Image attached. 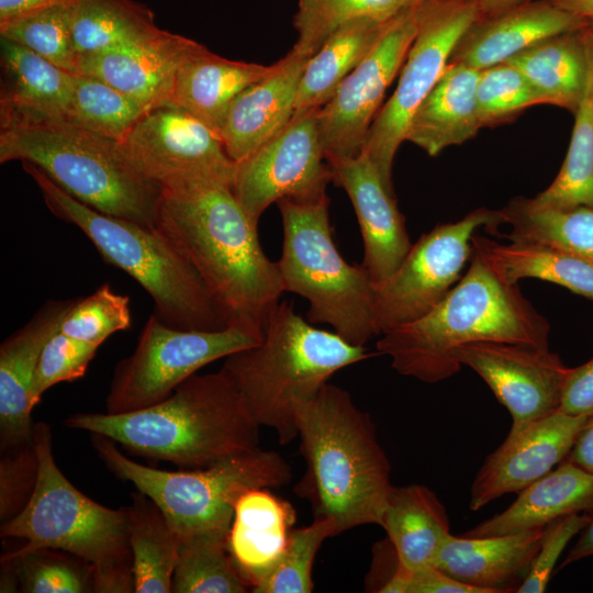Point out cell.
<instances>
[{"label":"cell","instance_id":"1","mask_svg":"<svg viewBox=\"0 0 593 593\" xmlns=\"http://www.w3.org/2000/svg\"><path fill=\"white\" fill-rule=\"evenodd\" d=\"M156 227L195 268L227 325L261 340L284 288L231 182L201 177L163 189Z\"/></svg>","mask_w":593,"mask_h":593},{"label":"cell","instance_id":"2","mask_svg":"<svg viewBox=\"0 0 593 593\" xmlns=\"http://www.w3.org/2000/svg\"><path fill=\"white\" fill-rule=\"evenodd\" d=\"M550 325L524 296L518 283L501 279L472 250L469 267L445 298L424 316L381 334L378 354L400 374L426 383L459 372V347L501 342L548 348Z\"/></svg>","mask_w":593,"mask_h":593},{"label":"cell","instance_id":"3","mask_svg":"<svg viewBox=\"0 0 593 593\" xmlns=\"http://www.w3.org/2000/svg\"><path fill=\"white\" fill-rule=\"evenodd\" d=\"M69 428L102 435L181 469H200L258 448L260 425L220 369L193 374L161 402L125 413H79Z\"/></svg>","mask_w":593,"mask_h":593},{"label":"cell","instance_id":"4","mask_svg":"<svg viewBox=\"0 0 593 593\" xmlns=\"http://www.w3.org/2000/svg\"><path fill=\"white\" fill-rule=\"evenodd\" d=\"M306 472L299 492L310 500L314 517L333 522L336 535L380 526L393 484L391 465L370 415L348 391L326 383L294 414Z\"/></svg>","mask_w":593,"mask_h":593},{"label":"cell","instance_id":"5","mask_svg":"<svg viewBox=\"0 0 593 593\" xmlns=\"http://www.w3.org/2000/svg\"><path fill=\"white\" fill-rule=\"evenodd\" d=\"M30 163L81 203L156 227L161 188L139 174L119 142L66 118L0 108V163Z\"/></svg>","mask_w":593,"mask_h":593},{"label":"cell","instance_id":"6","mask_svg":"<svg viewBox=\"0 0 593 593\" xmlns=\"http://www.w3.org/2000/svg\"><path fill=\"white\" fill-rule=\"evenodd\" d=\"M371 356L365 346L314 327L282 301L271 312L262 339L227 356L221 369L256 422L273 429L284 445L298 437L299 403L316 395L338 370Z\"/></svg>","mask_w":593,"mask_h":593},{"label":"cell","instance_id":"7","mask_svg":"<svg viewBox=\"0 0 593 593\" xmlns=\"http://www.w3.org/2000/svg\"><path fill=\"white\" fill-rule=\"evenodd\" d=\"M32 437L38 456L35 490L23 511L0 528L2 537L26 542L2 558L60 550L90 566L93 592H134L127 507H105L71 484L54 460L47 423H35Z\"/></svg>","mask_w":593,"mask_h":593},{"label":"cell","instance_id":"8","mask_svg":"<svg viewBox=\"0 0 593 593\" xmlns=\"http://www.w3.org/2000/svg\"><path fill=\"white\" fill-rule=\"evenodd\" d=\"M22 166L51 212L77 226L105 262L131 276L152 298L160 321L179 329L228 326L195 268L157 227L101 213L71 197L33 164Z\"/></svg>","mask_w":593,"mask_h":593},{"label":"cell","instance_id":"9","mask_svg":"<svg viewBox=\"0 0 593 593\" xmlns=\"http://www.w3.org/2000/svg\"><path fill=\"white\" fill-rule=\"evenodd\" d=\"M91 439L103 463L153 500L178 538L227 537L235 505L244 493L278 488L292 478L290 465L280 454L259 447L205 468L167 471L132 460L108 437L92 434Z\"/></svg>","mask_w":593,"mask_h":593},{"label":"cell","instance_id":"10","mask_svg":"<svg viewBox=\"0 0 593 593\" xmlns=\"http://www.w3.org/2000/svg\"><path fill=\"white\" fill-rule=\"evenodd\" d=\"M283 228L277 261L284 291L309 301L310 323H325L355 346L379 335L374 318V282L366 268L348 264L338 251L326 194L277 202Z\"/></svg>","mask_w":593,"mask_h":593},{"label":"cell","instance_id":"11","mask_svg":"<svg viewBox=\"0 0 593 593\" xmlns=\"http://www.w3.org/2000/svg\"><path fill=\"white\" fill-rule=\"evenodd\" d=\"M259 342L234 326L219 331L175 328L153 313L134 351L115 367L105 399L107 413L157 404L202 367Z\"/></svg>","mask_w":593,"mask_h":593},{"label":"cell","instance_id":"12","mask_svg":"<svg viewBox=\"0 0 593 593\" xmlns=\"http://www.w3.org/2000/svg\"><path fill=\"white\" fill-rule=\"evenodd\" d=\"M475 0H425L418 30L399 74L394 92L374 119L362 152L394 193L392 168L419 104L446 69L458 41L479 16Z\"/></svg>","mask_w":593,"mask_h":593},{"label":"cell","instance_id":"13","mask_svg":"<svg viewBox=\"0 0 593 593\" xmlns=\"http://www.w3.org/2000/svg\"><path fill=\"white\" fill-rule=\"evenodd\" d=\"M502 224L500 210L479 208L424 233L398 269L374 283L378 334L411 323L435 307L460 280L477 231L485 228L494 234Z\"/></svg>","mask_w":593,"mask_h":593},{"label":"cell","instance_id":"14","mask_svg":"<svg viewBox=\"0 0 593 593\" xmlns=\"http://www.w3.org/2000/svg\"><path fill=\"white\" fill-rule=\"evenodd\" d=\"M419 5L403 11L388 23L369 54L317 109L320 137L327 161L351 158L362 152L384 94L400 74L416 36Z\"/></svg>","mask_w":593,"mask_h":593},{"label":"cell","instance_id":"15","mask_svg":"<svg viewBox=\"0 0 593 593\" xmlns=\"http://www.w3.org/2000/svg\"><path fill=\"white\" fill-rule=\"evenodd\" d=\"M331 181L317 110H312L293 116L278 134L235 163L232 190L258 226L270 204L282 199H316L326 194Z\"/></svg>","mask_w":593,"mask_h":593},{"label":"cell","instance_id":"16","mask_svg":"<svg viewBox=\"0 0 593 593\" xmlns=\"http://www.w3.org/2000/svg\"><path fill=\"white\" fill-rule=\"evenodd\" d=\"M119 145L133 167L161 190L201 177L232 184L235 163L221 136L174 104L146 111Z\"/></svg>","mask_w":593,"mask_h":593},{"label":"cell","instance_id":"17","mask_svg":"<svg viewBox=\"0 0 593 593\" xmlns=\"http://www.w3.org/2000/svg\"><path fill=\"white\" fill-rule=\"evenodd\" d=\"M452 357L484 380L511 413L513 425L560 409L570 368L549 347L478 342L459 347Z\"/></svg>","mask_w":593,"mask_h":593},{"label":"cell","instance_id":"18","mask_svg":"<svg viewBox=\"0 0 593 593\" xmlns=\"http://www.w3.org/2000/svg\"><path fill=\"white\" fill-rule=\"evenodd\" d=\"M588 416L560 409L513 425L504 441L481 465L470 489L469 507L479 511L494 500L518 493L547 474L571 451Z\"/></svg>","mask_w":593,"mask_h":593},{"label":"cell","instance_id":"19","mask_svg":"<svg viewBox=\"0 0 593 593\" xmlns=\"http://www.w3.org/2000/svg\"><path fill=\"white\" fill-rule=\"evenodd\" d=\"M327 163L332 182L345 190L354 205L363 242L361 265L374 283L381 282L398 269L412 247L394 193L363 152Z\"/></svg>","mask_w":593,"mask_h":593},{"label":"cell","instance_id":"20","mask_svg":"<svg viewBox=\"0 0 593 593\" xmlns=\"http://www.w3.org/2000/svg\"><path fill=\"white\" fill-rule=\"evenodd\" d=\"M588 24L549 0H525L479 14L458 41L449 63L482 70L507 61L542 40Z\"/></svg>","mask_w":593,"mask_h":593},{"label":"cell","instance_id":"21","mask_svg":"<svg viewBox=\"0 0 593 593\" xmlns=\"http://www.w3.org/2000/svg\"><path fill=\"white\" fill-rule=\"evenodd\" d=\"M76 299L47 300L0 346V446L8 451L32 443V388L42 350Z\"/></svg>","mask_w":593,"mask_h":593},{"label":"cell","instance_id":"22","mask_svg":"<svg viewBox=\"0 0 593 593\" xmlns=\"http://www.w3.org/2000/svg\"><path fill=\"white\" fill-rule=\"evenodd\" d=\"M198 45L160 30L143 41L79 57L78 72L103 80L152 109L168 103L180 65Z\"/></svg>","mask_w":593,"mask_h":593},{"label":"cell","instance_id":"23","mask_svg":"<svg viewBox=\"0 0 593 593\" xmlns=\"http://www.w3.org/2000/svg\"><path fill=\"white\" fill-rule=\"evenodd\" d=\"M310 57L292 48L232 102L220 136L237 163L283 130L294 114L300 79Z\"/></svg>","mask_w":593,"mask_h":593},{"label":"cell","instance_id":"24","mask_svg":"<svg viewBox=\"0 0 593 593\" xmlns=\"http://www.w3.org/2000/svg\"><path fill=\"white\" fill-rule=\"evenodd\" d=\"M544 528L486 537L450 534L433 564L488 593L516 592L539 548Z\"/></svg>","mask_w":593,"mask_h":593},{"label":"cell","instance_id":"25","mask_svg":"<svg viewBox=\"0 0 593 593\" xmlns=\"http://www.w3.org/2000/svg\"><path fill=\"white\" fill-rule=\"evenodd\" d=\"M295 521L294 507L269 489L249 490L238 499L227 550L249 589L275 568L287 548Z\"/></svg>","mask_w":593,"mask_h":593},{"label":"cell","instance_id":"26","mask_svg":"<svg viewBox=\"0 0 593 593\" xmlns=\"http://www.w3.org/2000/svg\"><path fill=\"white\" fill-rule=\"evenodd\" d=\"M593 512V474L564 459L544 477L518 492L503 512L463 535L501 536L544 528L561 516Z\"/></svg>","mask_w":593,"mask_h":593},{"label":"cell","instance_id":"27","mask_svg":"<svg viewBox=\"0 0 593 593\" xmlns=\"http://www.w3.org/2000/svg\"><path fill=\"white\" fill-rule=\"evenodd\" d=\"M270 69L271 65L227 59L199 43L180 65L168 103L189 112L220 135L234 99Z\"/></svg>","mask_w":593,"mask_h":593},{"label":"cell","instance_id":"28","mask_svg":"<svg viewBox=\"0 0 593 593\" xmlns=\"http://www.w3.org/2000/svg\"><path fill=\"white\" fill-rule=\"evenodd\" d=\"M479 75L478 69L448 63L412 116L405 141L436 156L473 138L482 128L475 97Z\"/></svg>","mask_w":593,"mask_h":593},{"label":"cell","instance_id":"29","mask_svg":"<svg viewBox=\"0 0 593 593\" xmlns=\"http://www.w3.org/2000/svg\"><path fill=\"white\" fill-rule=\"evenodd\" d=\"M380 526L399 563L407 570L433 564L450 535L445 506L429 488L417 483L392 486Z\"/></svg>","mask_w":593,"mask_h":593},{"label":"cell","instance_id":"30","mask_svg":"<svg viewBox=\"0 0 593 593\" xmlns=\"http://www.w3.org/2000/svg\"><path fill=\"white\" fill-rule=\"evenodd\" d=\"M471 245L472 250L508 283L538 279L593 301V266L561 248L530 240L503 244L479 233L473 235Z\"/></svg>","mask_w":593,"mask_h":593},{"label":"cell","instance_id":"31","mask_svg":"<svg viewBox=\"0 0 593 593\" xmlns=\"http://www.w3.org/2000/svg\"><path fill=\"white\" fill-rule=\"evenodd\" d=\"M0 108L68 118L76 75L27 47L1 37Z\"/></svg>","mask_w":593,"mask_h":593},{"label":"cell","instance_id":"32","mask_svg":"<svg viewBox=\"0 0 593 593\" xmlns=\"http://www.w3.org/2000/svg\"><path fill=\"white\" fill-rule=\"evenodd\" d=\"M584 27L542 40L506 61L526 78L540 104L575 111L588 68Z\"/></svg>","mask_w":593,"mask_h":593},{"label":"cell","instance_id":"33","mask_svg":"<svg viewBox=\"0 0 593 593\" xmlns=\"http://www.w3.org/2000/svg\"><path fill=\"white\" fill-rule=\"evenodd\" d=\"M390 21L358 19L337 29L307 59L300 79L293 116L324 105L373 48Z\"/></svg>","mask_w":593,"mask_h":593},{"label":"cell","instance_id":"34","mask_svg":"<svg viewBox=\"0 0 593 593\" xmlns=\"http://www.w3.org/2000/svg\"><path fill=\"white\" fill-rule=\"evenodd\" d=\"M586 78L575 109L568 152L553 181L536 197L538 205L552 209L593 208V25L583 30Z\"/></svg>","mask_w":593,"mask_h":593},{"label":"cell","instance_id":"35","mask_svg":"<svg viewBox=\"0 0 593 593\" xmlns=\"http://www.w3.org/2000/svg\"><path fill=\"white\" fill-rule=\"evenodd\" d=\"M500 213L510 226L503 238L552 245L593 266V208L552 209L516 197Z\"/></svg>","mask_w":593,"mask_h":593},{"label":"cell","instance_id":"36","mask_svg":"<svg viewBox=\"0 0 593 593\" xmlns=\"http://www.w3.org/2000/svg\"><path fill=\"white\" fill-rule=\"evenodd\" d=\"M134 592L169 593L178 553V536L161 510L137 491L127 506Z\"/></svg>","mask_w":593,"mask_h":593},{"label":"cell","instance_id":"37","mask_svg":"<svg viewBox=\"0 0 593 593\" xmlns=\"http://www.w3.org/2000/svg\"><path fill=\"white\" fill-rule=\"evenodd\" d=\"M160 30L153 11L134 0H80L72 7L78 58L143 41Z\"/></svg>","mask_w":593,"mask_h":593},{"label":"cell","instance_id":"38","mask_svg":"<svg viewBox=\"0 0 593 593\" xmlns=\"http://www.w3.org/2000/svg\"><path fill=\"white\" fill-rule=\"evenodd\" d=\"M227 550V537L195 535L178 538L172 593H245Z\"/></svg>","mask_w":593,"mask_h":593},{"label":"cell","instance_id":"39","mask_svg":"<svg viewBox=\"0 0 593 593\" xmlns=\"http://www.w3.org/2000/svg\"><path fill=\"white\" fill-rule=\"evenodd\" d=\"M425 0H298L293 24L298 38L292 48L311 57L342 25L372 19L387 22Z\"/></svg>","mask_w":593,"mask_h":593},{"label":"cell","instance_id":"40","mask_svg":"<svg viewBox=\"0 0 593 593\" xmlns=\"http://www.w3.org/2000/svg\"><path fill=\"white\" fill-rule=\"evenodd\" d=\"M149 109L115 87L88 75H76L68 120L120 142Z\"/></svg>","mask_w":593,"mask_h":593},{"label":"cell","instance_id":"41","mask_svg":"<svg viewBox=\"0 0 593 593\" xmlns=\"http://www.w3.org/2000/svg\"><path fill=\"white\" fill-rule=\"evenodd\" d=\"M72 7H58L0 23V36L21 44L60 68L78 75L71 34Z\"/></svg>","mask_w":593,"mask_h":593},{"label":"cell","instance_id":"42","mask_svg":"<svg viewBox=\"0 0 593 593\" xmlns=\"http://www.w3.org/2000/svg\"><path fill=\"white\" fill-rule=\"evenodd\" d=\"M336 529L329 519L314 517L307 526L293 528L284 552L275 568L253 590L254 593H310L312 569L318 549Z\"/></svg>","mask_w":593,"mask_h":593},{"label":"cell","instance_id":"43","mask_svg":"<svg viewBox=\"0 0 593 593\" xmlns=\"http://www.w3.org/2000/svg\"><path fill=\"white\" fill-rule=\"evenodd\" d=\"M47 551L40 549L18 557L1 558L2 566L15 575L21 592H93L91 568L87 562H75L66 556Z\"/></svg>","mask_w":593,"mask_h":593},{"label":"cell","instance_id":"44","mask_svg":"<svg viewBox=\"0 0 593 593\" xmlns=\"http://www.w3.org/2000/svg\"><path fill=\"white\" fill-rule=\"evenodd\" d=\"M131 323L130 296L104 283L91 294L76 299L60 332L99 347L112 334L130 328Z\"/></svg>","mask_w":593,"mask_h":593},{"label":"cell","instance_id":"45","mask_svg":"<svg viewBox=\"0 0 593 593\" xmlns=\"http://www.w3.org/2000/svg\"><path fill=\"white\" fill-rule=\"evenodd\" d=\"M475 97L482 128L505 123L540 104L526 78L506 61L480 70Z\"/></svg>","mask_w":593,"mask_h":593},{"label":"cell","instance_id":"46","mask_svg":"<svg viewBox=\"0 0 593 593\" xmlns=\"http://www.w3.org/2000/svg\"><path fill=\"white\" fill-rule=\"evenodd\" d=\"M98 348L60 329L55 333L44 346L36 367L32 388L34 404H38L44 392L53 385L83 377Z\"/></svg>","mask_w":593,"mask_h":593},{"label":"cell","instance_id":"47","mask_svg":"<svg viewBox=\"0 0 593 593\" xmlns=\"http://www.w3.org/2000/svg\"><path fill=\"white\" fill-rule=\"evenodd\" d=\"M0 461V518L8 522L29 503L38 477V456L32 443L4 451Z\"/></svg>","mask_w":593,"mask_h":593},{"label":"cell","instance_id":"48","mask_svg":"<svg viewBox=\"0 0 593 593\" xmlns=\"http://www.w3.org/2000/svg\"><path fill=\"white\" fill-rule=\"evenodd\" d=\"M591 513H572L553 519L544 528L539 548L518 586V593L546 591L553 568L569 541L586 526Z\"/></svg>","mask_w":593,"mask_h":593},{"label":"cell","instance_id":"49","mask_svg":"<svg viewBox=\"0 0 593 593\" xmlns=\"http://www.w3.org/2000/svg\"><path fill=\"white\" fill-rule=\"evenodd\" d=\"M390 593H488L485 590L463 583L434 564L415 570L400 567L388 585Z\"/></svg>","mask_w":593,"mask_h":593},{"label":"cell","instance_id":"50","mask_svg":"<svg viewBox=\"0 0 593 593\" xmlns=\"http://www.w3.org/2000/svg\"><path fill=\"white\" fill-rule=\"evenodd\" d=\"M560 410L572 415H593V357L570 368Z\"/></svg>","mask_w":593,"mask_h":593},{"label":"cell","instance_id":"51","mask_svg":"<svg viewBox=\"0 0 593 593\" xmlns=\"http://www.w3.org/2000/svg\"><path fill=\"white\" fill-rule=\"evenodd\" d=\"M80 0H0V23L35 12L74 7Z\"/></svg>","mask_w":593,"mask_h":593},{"label":"cell","instance_id":"52","mask_svg":"<svg viewBox=\"0 0 593 593\" xmlns=\"http://www.w3.org/2000/svg\"><path fill=\"white\" fill-rule=\"evenodd\" d=\"M566 459L593 474V415L588 418Z\"/></svg>","mask_w":593,"mask_h":593},{"label":"cell","instance_id":"53","mask_svg":"<svg viewBox=\"0 0 593 593\" xmlns=\"http://www.w3.org/2000/svg\"><path fill=\"white\" fill-rule=\"evenodd\" d=\"M590 556H593V512L589 523L580 532L578 540L568 552L560 568Z\"/></svg>","mask_w":593,"mask_h":593},{"label":"cell","instance_id":"54","mask_svg":"<svg viewBox=\"0 0 593 593\" xmlns=\"http://www.w3.org/2000/svg\"><path fill=\"white\" fill-rule=\"evenodd\" d=\"M551 3L593 22V0H549Z\"/></svg>","mask_w":593,"mask_h":593},{"label":"cell","instance_id":"55","mask_svg":"<svg viewBox=\"0 0 593 593\" xmlns=\"http://www.w3.org/2000/svg\"><path fill=\"white\" fill-rule=\"evenodd\" d=\"M480 14L491 13L525 0H475Z\"/></svg>","mask_w":593,"mask_h":593},{"label":"cell","instance_id":"56","mask_svg":"<svg viewBox=\"0 0 593 593\" xmlns=\"http://www.w3.org/2000/svg\"><path fill=\"white\" fill-rule=\"evenodd\" d=\"M593 25V22H590Z\"/></svg>","mask_w":593,"mask_h":593},{"label":"cell","instance_id":"57","mask_svg":"<svg viewBox=\"0 0 593 593\" xmlns=\"http://www.w3.org/2000/svg\"><path fill=\"white\" fill-rule=\"evenodd\" d=\"M435 1H438V0H435Z\"/></svg>","mask_w":593,"mask_h":593}]
</instances>
